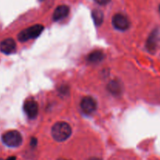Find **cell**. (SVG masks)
Returning <instances> with one entry per match:
<instances>
[{"label": "cell", "instance_id": "obj_1", "mask_svg": "<svg viewBox=\"0 0 160 160\" xmlns=\"http://www.w3.org/2000/svg\"><path fill=\"white\" fill-rule=\"evenodd\" d=\"M71 134V127L66 122L56 123L52 128V135L56 142H64L70 138Z\"/></svg>", "mask_w": 160, "mask_h": 160}, {"label": "cell", "instance_id": "obj_2", "mask_svg": "<svg viewBox=\"0 0 160 160\" xmlns=\"http://www.w3.org/2000/svg\"><path fill=\"white\" fill-rule=\"evenodd\" d=\"M44 30V27L41 24H36L23 30L18 34L17 38L20 42H23L38 37Z\"/></svg>", "mask_w": 160, "mask_h": 160}, {"label": "cell", "instance_id": "obj_3", "mask_svg": "<svg viewBox=\"0 0 160 160\" xmlns=\"http://www.w3.org/2000/svg\"><path fill=\"white\" fill-rule=\"evenodd\" d=\"M2 140L5 145L12 148L20 146L23 142L21 134L17 131H7L2 135Z\"/></svg>", "mask_w": 160, "mask_h": 160}, {"label": "cell", "instance_id": "obj_4", "mask_svg": "<svg viewBox=\"0 0 160 160\" xmlns=\"http://www.w3.org/2000/svg\"><path fill=\"white\" fill-rule=\"evenodd\" d=\"M23 110L30 119L35 118L38 113V105L37 102L33 98L26 100L23 104Z\"/></svg>", "mask_w": 160, "mask_h": 160}, {"label": "cell", "instance_id": "obj_5", "mask_svg": "<svg viewBox=\"0 0 160 160\" xmlns=\"http://www.w3.org/2000/svg\"><path fill=\"white\" fill-rule=\"evenodd\" d=\"M112 24L117 28V30L120 31H126L130 28V21L126 16L123 14H116L112 17Z\"/></svg>", "mask_w": 160, "mask_h": 160}, {"label": "cell", "instance_id": "obj_6", "mask_svg": "<svg viewBox=\"0 0 160 160\" xmlns=\"http://www.w3.org/2000/svg\"><path fill=\"white\" fill-rule=\"evenodd\" d=\"M81 108L83 112L87 114H91L95 111L97 108V102L94 98L86 96L83 98L81 102Z\"/></svg>", "mask_w": 160, "mask_h": 160}, {"label": "cell", "instance_id": "obj_7", "mask_svg": "<svg viewBox=\"0 0 160 160\" xmlns=\"http://www.w3.org/2000/svg\"><path fill=\"white\" fill-rule=\"evenodd\" d=\"M16 48H17L16 42L12 38H6L0 43V50L4 54H12L16 51Z\"/></svg>", "mask_w": 160, "mask_h": 160}, {"label": "cell", "instance_id": "obj_8", "mask_svg": "<svg viewBox=\"0 0 160 160\" xmlns=\"http://www.w3.org/2000/svg\"><path fill=\"white\" fill-rule=\"evenodd\" d=\"M69 12H70V8L66 5H62V6H59L54 11L53 13V20L55 21H59V20H62L65 17L68 16Z\"/></svg>", "mask_w": 160, "mask_h": 160}, {"label": "cell", "instance_id": "obj_9", "mask_svg": "<svg viewBox=\"0 0 160 160\" xmlns=\"http://www.w3.org/2000/svg\"><path fill=\"white\" fill-rule=\"evenodd\" d=\"M105 55L100 50H96V51L92 52V53L88 55V61L92 63H95V62H99L104 59Z\"/></svg>", "mask_w": 160, "mask_h": 160}, {"label": "cell", "instance_id": "obj_10", "mask_svg": "<svg viewBox=\"0 0 160 160\" xmlns=\"http://www.w3.org/2000/svg\"><path fill=\"white\" fill-rule=\"evenodd\" d=\"M108 90L111 94L115 95H118L121 93L122 87L118 81H112L108 84Z\"/></svg>", "mask_w": 160, "mask_h": 160}, {"label": "cell", "instance_id": "obj_11", "mask_svg": "<svg viewBox=\"0 0 160 160\" xmlns=\"http://www.w3.org/2000/svg\"><path fill=\"white\" fill-rule=\"evenodd\" d=\"M92 18H93L95 25L99 26L102 23L103 19H104L103 12L99 9H95V10L92 11Z\"/></svg>", "mask_w": 160, "mask_h": 160}, {"label": "cell", "instance_id": "obj_12", "mask_svg": "<svg viewBox=\"0 0 160 160\" xmlns=\"http://www.w3.org/2000/svg\"><path fill=\"white\" fill-rule=\"evenodd\" d=\"M156 38H157V34H156V32H154L153 34H152V35L148 38V43H147L148 50H154L155 48H156Z\"/></svg>", "mask_w": 160, "mask_h": 160}, {"label": "cell", "instance_id": "obj_13", "mask_svg": "<svg viewBox=\"0 0 160 160\" xmlns=\"http://www.w3.org/2000/svg\"><path fill=\"white\" fill-rule=\"evenodd\" d=\"M95 2H96L97 3H98V4H99V5H106V4H108V3L109 2H110V0H95Z\"/></svg>", "mask_w": 160, "mask_h": 160}, {"label": "cell", "instance_id": "obj_14", "mask_svg": "<svg viewBox=\"0 0 160 160\" xmlns=\"http://www.w3.org/2000/svg\"><path fill=\"white\" fill-rule=\"evenodd\" d=\"M37 142H38V141L35 138H32L31 139V145L32 147L37 146Z\"/></svg>", "mask_w": 160, "mask_h": 160}, {"label": "cell", "instance_id": "obj_15", "mask_svg": "<svg viewBox=\"0 0 160 160\" xmlns=\"http://www.w3.org/2000/svg\"><path fill=\"white\" fill-rule=\"evenodd\" d=\"M6 160H16L15 156H11V157H9Z\"/></svg>", "mask_w": 160, "mask_h": 160}, {"label": "cell", "instance_id": "obj_16", "mask_svg": "<svg viewBox=\"0 0 160 160\" xmlns=\"http://www.w3.org/2000/svg\"><path fill=\"white\" fill-rule=\"evenodd\" d=\"M89 160H101V159H98V158H92V159H90Z\"/></svg>", "mask_w": 160, "mask_h": 160}, {"label": "cell", "instance_id": "obj_17", "mask_svg": "<svg viewBox=\"0 0 160 160\" xmlns=\"http://www.w3.org/2000/svg\"><path fill=\"white\" fill-rule=\"evenodd\" d=\"M39 1H40V2H42V1H44V0H39Z\"/></svg>", "mask_w": 160, "mask_h": 160}, {"label": "cell", "instance_id": "obj_18", "mask_svg": "<svg viewBox=\"0 0 160 160\" xmlns=\"http://www.w3.org/2000/svg\"><path fill=\"white\" fill-rule=\"evenodd\" d=\"M159 11H160V6H159Z\"/></svg>", "mask_w": 160, "mask_h": 160}, {"label": "cell", "instance_id": "obj_19", "mask_svg": "<svg viewBox=\"0 0 160 160\" xmlns=\"http://www.w3.org/2000/svg\"><path fill=\"white\" fill-rule=\"evenodd\" d=\"M0 160H2V159H0Z\"/></svg>", "mask_w": 160, "mask_h": 160}]
</instances>
